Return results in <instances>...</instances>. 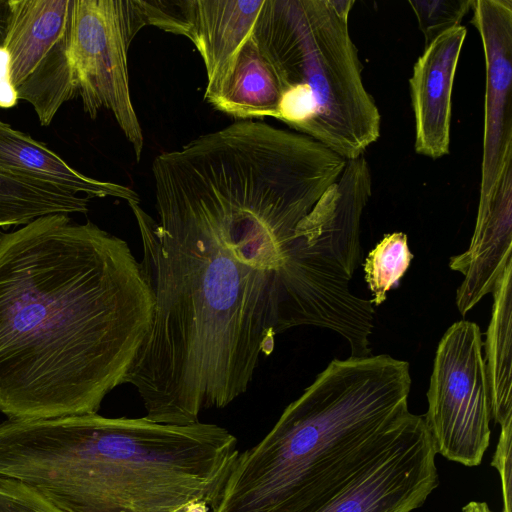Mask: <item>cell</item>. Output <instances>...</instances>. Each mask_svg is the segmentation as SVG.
<instances>
[{
  "instance_id": "cell-13",
  "label": "cell",
  "mask_w": 512,
  "mask_h": 512,
  "mask_svg": "<svg viewBox=\"0 0 512 512\" xmlns=\"http://www.w3.org/2000/svg\"><path fill=\"white\" fill-rule=\"evenodd\" d=\"M512 164L503 172L489 204L477 210L468 249L449 260L451 270L464 279L456 291V305L466 315L492 293L512 264Z\"/></svg>"
},
{
  "instance_id": "cell-10",
  "label": "cell",
  "mask_w": 512,
  "mask_h": 512,
  "mask_svg": "<svg viewBox=\"0 0 512 512\" xmlns=\"http://www.w3.org/2000/svg\"><path fill=\"white\" fill-rule=\"evenodd\" d=\"M471 23L485 59L483 154L478 210L512 164V1L474 0Z\"/></svg>"
},
{
  "instance_id": "cell-25",
  "label": "cell",
  "mask_w": 512,
  "mask_h": 512,
  "mask_svg": "<svg viewBox=\"0 0 512 512\" xmlns=\"http://www.w3.org/2000/svg\"><path fill=\"white\" fill-rule=\"evenodd\" d=\"M462 512H492L490 507L485 502L471 501L467 503Z\"/></svg>"
},
{
  "instance_id": "cell-18",
  "label": "cell",
  "mask_w": 512,
  "mask_h": 512,
  "mask_svg": "<svg viewBox=\"0 0 512 512\" xmlns=\"http://www.w3.org/2000/svg\"><path fill=\"white\" fill-rule=\"evenodd\" d=\"M412 258L407 236L402 232L385 235L368 254L364 271L373 305L378 306L386 300L387 292L398 284Z\"/></svg>"
},
{
  "instance_id": "cell-22",
  "label": "cell",
  "mask_w": 512,
  "mask_h": 512,
  "mask_svg": "<svg viewBox=\"0 0 512 512\" xmlns=\"http://www.w3.org/2000/svg\"><path fill=\"white\" fill-rule=\"evenodd\" d=\"M17 93L10 77L9 55L4 47L0 48V108H11L17 105Z\"/></svg>"
},
{
  "instance_id": "cell-1",
  "label": "cell",
  "mask_w": 512,
  "mask_h": 512,
  "mask_svg": "<svg viewBox=\"0 0 512 512\" xmlns=\"http://www.w3.org/2000/svg\"><path fill=\"white\" fill-rule=\"evenodd\" d=\"M153 300L123 384L146 418L188 425L245 393L283 332V287L304 215L277 204L155 192L157 219L128 203Z\"/></svg>"
},
{
  "instance_id": "cell-20",
  "label": "cell",
  "mask_w": 512,
  "mask_h": 512,
  "mask_svg": "<svg viewBox=\"0 0 512 512\" xmlns=\"http://www.w3.org/2000/svg\"><path fill=\"white\" fill-rule=\"evenodd\" d=\"M0 512H63L28 485L0 476Z\"/></svg>"
},
{
  "instance_id": "cell-12",
  "label": "cell",
  "mask_w": 512,
  "mask_h": 512,
  "mask_svg": "<svg viewBox=\"0 0 512 512\" xmlns=\"http://www.w3.org/2000/svg\"><path fill=\"white\" fill-rule=\"evenodd\" d=\"M178 35L198 50L206 70L204 99L228 78L238 53L252 35L264 0H174Z\"/></svg>"
},
{
  "instance_id": "cell-24",
  "label": "cell",
  "mask_w": 512,
  "mask_h": 512,
  "mask_svg": "<svg viewBox=\"0 0 512 512\" xmlns=\"http://www.w3.org/2000/svg\"><path fill=\"white\" fill-rule=\"evenodd\" d=\"M208 508V505L204 501L193 500L182 505L175 512H208Z\"/></svg>"
},
{
  "instance_id": "cell-14",
  "label": "cell",
  "mask_w": 512,
  "mask_h": 512,
  "mask_svg": "<svg viewBox=\"0 0 512 512\" xmlns=\"http://www.w3.org/2000/svg\"><path fill=\"white\" fill-rule=\"evenodd\" d=\"M0 171L34 179L88 198L114 197L139 202L131 188L86 176L45 144L0 120Z\"/></svg>"
},
{
  "instance_id": "cell-4",
  "label": "cell",
  "mask_w": 512,
  "mask_h": 512,
  "mask_svg": "<svg viewBox=\"0 0 512 512\" xmlns=\"http://www.w3.org/2000/svg\"><path fill=\"white\" fill-rule=\"evenodd\" d=\"M406 361L334 359L239 453L213 512H313L385 455L416 414Z\"/></svg>"
},
{
  "instance_id": "cell-6",
  "label": "cell",
  "mask_w": 512,
  "mask_h": 512,
  "mask_svg": "<svg viewBox=\"0 0 512 512\" xmlns=\"http://www.w3.org/2000/svg\"><path fill=\"white\" fill-rule=\"evenodd\" d=\"M150 0H75L71 62L77 95L95 119L110 111L140 161L144 138L128 76V50L138 32L151 26Z\"/></svg>"
},
{
  "instance_id": "cell-17",
  "label": "cell",
  "mask_w": 512,
  "mask_h": 512,
  "mask_svg": "<svg viewBox=\"0 0 512 512\" xmlns=\"http://www.w3.org/2000/svg\"><path fill=\"white\" fill-rule=\"evenodd\" d=\"M89 199L34 179L0 171V227L26 225L51 214L86 213Z\"/></svg>"
},
{
  "instance_id": "cell-23",
  "label": "cell",
  "mask_w": 512,
  "mask_h": 512,
  "mask_svg": "<svg viewBox=\"0 0 512 512\" xmlns=\"http://www.w3.org/2000/svg\"><path fill=\"white\" fill-rule=\"evenodd\" d=\"M11 20L10 0H0V48L4 47Z\"/></svg>"
},
{
  "instance_id": "cell-16",
  "label": "cell",
  "mask_w": 512,
  "mask_h": 512,
  "mask_svg": "<svg viewBox=\"0 0 512 512\" xmlns=\"http://www.w3.org/2000/svg\"><path fill=\"white\" fill-rule=\"evenodd\" d=\"M493 294L491 319L486 333L485 368L492 418L499 425L512 419V264Z\"/></svg>"
},
{
  "instance_id": "cell-8",
  "label": "cell",
  "mask_w": 512,
  "mask_h": 512,
  "mask_svg": "<svg viewBox=\"0 0 512 512\" xmlns=\"http://www.w3.org/2000/svg\"><path fill=\"white\" fill-rule=\"evenodd\" d=\"M4 48L19 100L48 126L61 106L77 96L71 62L75 0H10Z\"/></svg>"
},
{
  "instance_id": "cell-2",
  "label": "cell",
  "mask_w": 512,
  "mask_h": 512,
  "mask_svg": "<svg viewBox=\"0 0 512 512\" xmlns=\"http://www.w3.org/2000/svg\"><path fill=\"white\" fill-rule=\"evenodd\" d=\"M154 300L127 242L68 214L0 235V412L97 413L123 384Z\"/></svg>"
},
{
  "instance_id": "cell-21",
  "label": "cell",
  "mask_w": 512,
  "mask_h": 512,
  "mask_svg": "<svg viewBox=\"0 0 512 512\" xmlns=\"http://www.w3.org/2000/svg\"><path fill=\"white\" fill-rule=\"evenodd\" d=\"M501 432L491 465L501 478L503 510L511 512L512 504V419L500 425Z\"/></svg>"
},
{
  "instance_id": "cell-7",
  "label": "cell",
  "mask_w": 512,
  "mask_h": 512,
  "mask_svg": "<svg viewBox=\"0 0 512 512\" xmlns=\"http://www.w3.org/2000/svg\"><path fill=\"white\" fill-rule=\"evenodd\" d=\"M479 327L461 320L441 338L424 421L436 454L465 466L482 462L490 443L491 398Z\"/></svg>"
},
{
  "instance_id": "cell-9",
  "label": "cell",
  "mask_w": 512,
  "mask_h": 512,
  "mask_svg": "<svg viewBox=\"0 0 512 512\" xmlns=\"http://www.w3.org/2000/svg\"><path fill=\"white\" fill-rule=\"evenodd\" d=\"M435 449L424 417L378 461L313 512H411L438 485Z\"/></svg>"
},
{
  "instance_id": "cell-11",
  "label": "cell",
  "mask_w": 512,
  "mask_h": 512,
  "mask_svg": "<svg viewBox=\"0 0 512 512\" xmlns=\"http://www.w3.org/2000/svg\"><path fill=\"white\" fill-rule=\"evenodd\" d=\"M466 34L462 25L443 33L413 66L409 87L417 154L432 159L449 154L452 89Z\"/></svg>"
},
{
  "instance_id": "cell-19",
  "label": "cell",
  "mask_w": 512,
  "mask_h": 512,
  "mask_svg": "<svg viewBox=\"0 0 512 512\" xmlns=\"http://www.w3.org/2000/svg\"><path fill=\"white\" fill-rule=\"evenodd\" d=\"M425 47L443 33L461 25L474 0H409Z\"/></svg>"
},
{
  "instance_id": "cell-3",
  "label": "cell",
  "mask_w": 512,
  "mask_h": 512,
  "mask_svg": "<svg viewBox=\"0 0 512 512\" xmlns=\"http://www.w3.org/2000/svg\"><path fill=\"white\" fill-rule=\"evenodd\" d=\"M216 424L172 425L97 413L8 420L0 428V476L36 490L63 512L213 509L239 455Z\"/></svg>"
},
{
  "instance_id": "cell-5",
  "label": "cell",
  "mask_w": 512,
  "mask_h": 512,
  "mask_svg": "<svg viewBox=\"0 0 512 512\" xmlns=\"http://www.w3.org/2000/svg\"><path fill=\"white\" fill-rule=\"evenodd\" d=\"M252 37L281 86L276 119L356 159L380 136L348 17L331 0H264Z\"/></svg>"
},
{
  "instance_id": "cell-15",
  "label": "cell",
  "mask_w": 512,
  "mask_h": 512,
  "mask_svg": "<svg viewBox=\"0 0 512 512\" xmlns=\"http://www.w3.org/2000/svg\"><path fill=\"white\" fill-rule=\"evenodd\" d=\"M281 95L279 79L251 35L221 89L206 101L237 120H253L276 118Z\"/></svg>"
}]
</instances>
